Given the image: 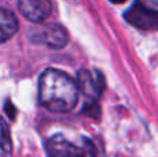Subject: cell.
Returning a JSON list of instances; mask_svg holds the SVG:
<instances>
[{"label": "cell", "mask_w": 158, "mask_h": 157, "mask_svg": "<svg viewBox=\"0 0 158 157\" xmlns=\"http://www.w3.org/2000/svg\"><path fill=\"white\" fill-rule=\"evenodd\" d=\"M114 3H122V2H125V0H112Z\"/></svg>", "instance_id": "ba28073f"}, {"label": "cell", "mask_w": 158, "mask_h": 157, "mask_svg": "<svg viewBox=\"0 0 158 157\" xmlns=\"http://www.w3.org/2000/svg\"><path fill=\"white\" fill-rule=\"evenodd\" d=\"M19 28L18 19L13 11L0 7V43L7 42L17 33Z\"/></svg>", "instance_id": "52a82bcc"}, {"label": "cell", "mask_w": 158, "mask_h": 157, "mask_svg": "<svg viewBox=\"0 0 158 157\" xmlns=\"http://www.w3.org/2000/svg\"><path fill=\"white\" fill-rule=\"evenodd\" d=\"M125 19L139 29L158 31V10L146 4L143 0H136L125 13Z\"/></svg>", "instance_id": "3957f363"}, {"label": "cell", "mask_w": 158, "mask_h": 157, "mask_svg": "<svg viewBox=\"0 0 158 157\" xmlns=\"http://www.w3.org/2000/svg\"><path fill=\"white\" fill-rule=\"evenodd\" d=\"M21 14L31 22H43L52 14L53 6L50 0H18Z\"/></svg>", "instance_id": "5b68a950"}, {"label": "cell", "mask_w": 158, "mask_h": 157, "mask_svg": "<svg viewBox=\"0 0 158 157\" xmlns=\"http://www.w3.org/2000/svg\"><path fill=\"white\" fill-rule=\"evenodd\" d=\"M78 97V83L64 71L49 68L40 75L39 100L50 111L68 113L77 106Z\"/></svg>", "instance_id": "6da1fadb"}, {"label": "cell", "mask_w": 158, "mask_h": 157, "mask_svg": "<svg viewBox=\"0 0 158 157\" xmlns=\"http://www.w3.org/2000/svg\"><path fill=\"white\" fill-rule=\"evenodd\" d=\"M47 157H96L94 146L87 139L77 143L63 135H54L46 143Z\"/></svg>", "instance_id": "7a4b0ae2"}, {"label": "cell", "mask_w": 158, "mask_h": 157, "mask_svg": "<svg viewBox=\"0 0 158 157\" xmlns=\"http://www.w3.org/2000/svg\"><path fill=\"white\" fill-rule=\"evenodd\" d=\"M153 3H156V4H158V0H151Z\"/></svg>", "instance_id": "9c48e42d"}, {"label": "cell", "mask_w": 158, "mask_h": 157, "mask_svg": "<svg viewBox=\"0 0 158 157\" xmlns=\"http://www.w3.org/2000/svg\"><path fill=\"white\" fill-rule=\"evenodd\" d=\"M77 83L79 91H82L90 102H96L104 91V78L98 71L90 72L87 70H81L78 72Z\"/></svg>", "instance_id": "277c9868"}, {"label": "cell", "mask_w": 158, "mask_h": 157, "mask_svg": "<svg viewBox=\"0 0 158 157\" xmlns=\"http://www.w3.org/2000/svg\"><path fill=\"white\" fill-rule=\"evenodd\" d=\"M35 36H38V42L44 43L47 47H52V49H63L69 40L67 29L60 24L44 25Z\"/></svg>", "instance_id": "8992f818"}]
</instances>
